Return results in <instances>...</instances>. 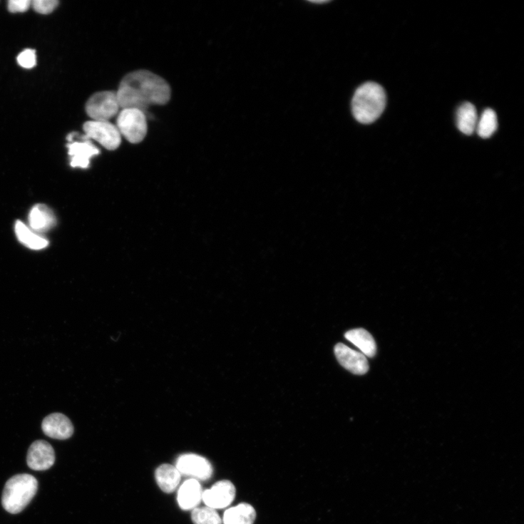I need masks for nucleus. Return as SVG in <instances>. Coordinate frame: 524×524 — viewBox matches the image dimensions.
I'll return each instance as SVG.
<instances>
[{
  "mask_svg": "<svg viewBox=\"0 0 524 524\" xmlns=\"http://www.w3.org/2000/svg\"><path fill=\"white\" fill-rule=\"evenodd\" d=\"M15 231L19 241L30 250H41L48 246V241L47 240L35 234L25 224L20 221L16 223Z\"/></svg>",
  "mask_w": 524,
  "mask_h": 524,
  "instance_id": "obj_18",
  "label": "nucleus"
},
{
  "mask_svg": "<svg viewBox=\"0 0 524 524\" xmlns=\"http://www.w3.org/2000/svg\"><path fill=\"white\" fill-rule=\"evenodd\" d=\"M234 484L227 480L216 483L212 488L202 492V500L207 507L222 509L232 504L235 498Z\"/></svg>",
  "mask_w": 524,
  "mask_h": 524,
  "instance_id": "obj_8",
  "label": "nucleus"
},
{
  "mask_svg": "<svg viewBox=\"0 0 524 524\" xmlns=\"http://www.w3.org/2000/svg\"><path fill=\"white\" fill-rule=\"evenodd\" d=\"M345 338L356 346L366 357L373 358L376 354V344L373 337L363 329L349 331Z\"/></svg>",
  "mask_w": 524,
  "mask_h": 524,
  "instance_id": "obj_16",
  "label": "nucleus"
},
{
  "mask_svg": "<svg viewBox=\"0 0 524 524\" xmlns=\"http://www.w3.org/2000/svg\"><path fill=\"white\" fill-rule=\"evenodd\" d=\"M310 2L312 4H324L329 3V1H322V0L321 1H317V0H314V1H310Z\"/></svg>",
  "mask_w": 524,
  "mask_h": 524,
  "instance_id": "obj_25",
  "label": "nucleus"
},
{
  "mask_svg": "<svg viewBox=\"0 0 524 524\" xmlns=\"http://www.w3.org/2000/svg\"><path fill=\"white\" fill-rule=\"evenodd\" d=\"M29 221L32 230L38 232H46L56 224V219L52 210L43 204H38L33 207L29 214Z\"/></svg>",
  "mask_w": 524,
  "mask_h": 524,
  "instance_id": "obj_13",
  "label": "nucleus"
},
{
  "mask_svg": "<svg viewBox=\"0 0 524 524\" xmlns=\"http://www.w3.org/2000/svg\"><path fill=\"white\" fill-rule=\"evenodd\" d=\"M32 7L35 11L41 14H49L58 6L56 0H34L31 2Z\"/></svg>",
  "mask_w": 524,
  "mask_h": 524,
  "instance_id": "obj_22",
  "label": "nucleus"
},
{
  "mask_svg": "<svg viewBox=\"0 0 524 524\" xmlns=\"http://www.w3.org/2000/svg\"><path fill=\"white\" fill-rule=\"evenodd\" d=\"M335 356L339 364L354 374L363 375L368 372L369 366L366 357L361 353L339 343L334 348Z\"/></svg>",
  "mask_w": 524,
  "mask_h": 524,
  "instance_id": "obj_10",
  "label": "nucleus"
},
{
  "mask_svg": "<svg viewBox=\"0 0 524 524\" xmlns=\"http://www.w3.org/2000/svg\"><path fill=\"white\" fill-rule=\"evenodd\" d=\"M17 61L23 68H31L37 63L36 52L31 49H26L19 55Z\"/></svg>",
  "mask_w": 524,
  "mask_h": 524,
  "instance_id": "obj_23",
  "label": "nucleus"
},
{
  "mask_svg": "<svg viewBox=\"0 0 524 524\" xmlns=\"http://www.w3.org/2000/svg\"><path fill=\"white\" fill-rule=\"evenodd\" d=\"M38 482L29 474H19L6 483L2 496V505L10 513L17 514L24 510L36 495Z\"/></svg>",
  "mask_w": 524,
  "mask_h": 524,
  "instance_id": "obj_3",
  "label": "nucleus"
},
{
  "mask_svg": "<svg viewBox=\"0 0 524 524\" xmlns=\"http://www.w3.org/2000/svg\"><path fill=\"white\" fill-rule=\"evenodd\" d=\"M120 133L131 144L142 143L148 133L145 113L134 108H125L118 113L116 125Z\"/></svg>",
  "mask_w": 524,
  "mask_h": 524,
  "instance_id": "obj_4",
  "label": "nucleus"
},
{
  "mask_svg": "<svg viewBox=\"0 0 524 524\" xmlns=\"http://www.w3.org/2000/svg\"><path fill=\"white\" fill-rule=\"evenodd\" d=\"M42 429L47 436L58 440L68 439L74 433L72 422L61 413H51L46 417L42 423Z\"/></svg>",
  "mask_w": 524,
  "mask_h": 524,
  "instance_id": "obj_11",
  "label": "nucleus"
},
{
  "mask_svg": "<svg viewBox=\"0 0 524 524\" xmlns=\"http://www.w3.org/2000/svg\"><path fill=\"white\" fill-rule=\"evenodd\" d=\"M85 135L82 140H95L108 150H117L120 144L122 135L117 126L111 122L91 120L83 125Z\"/></svg>",
  "mask_w": 524,
  "mask_h": 524,
  "instance_id": "obj_6",
  "label": "nucleus"
},
{
  "mask_svg": "<svg viewBox=\"0 0 524 524\" xmlns=\"http://www.w3.org/2000/svg\"><path fill=\"white\" fill-rule=\"evenodd\" d=\"M498 126V117L495 112L491 109L486 110L477 124L478 134L483 138L491 137L497 130Z\"/></svg>",
  "mask_w": 524,
  "mask_h": 524,
  "instance_id": "obj_20",
  "label": "nucleus"
},
{
  "mask_svg": "<svg viewBox=\"0 0 524 524\" xmlns=\"http://www.w3.org/2000/svg\"><path fill=\"white\" fill-rule=\"evenodd\" d=\"M155 478L161 490L169 494L176 490L180 483L181 473L176 467L164 464L156 470Z\"/></svg>",
  "mask_w": 524,
  "mask_h": 524,
  "instance_id": "obj_15",
  "label": "nucleus"
},
{
  "mask_svg": "<svg viewBox=\"0 0 524 524\" xmlns=\"http://www.w3.org/2000/svg\"><path fill=\"white\" fill-rule=\"evenodd\" d=\"M31 5L29 0H11L9 3V10L11 13L26 12Z\"/></svg>",
  "mask_w": 524,
  "mask_h": 524,
  "instance_id": "obj_24",
  "label": "nucleus"
},
{
  "mask_svg": "<svg viewBox=\"0 0 524 524\" xmlns=\"http://www.w3.org/2000/svg\"><path fill=\"white\" fill-rule=\"evenodd\" d=\"M202 487L195 479L186 481L180 487L178 500L180 508L185 510H193L202 500Z\"/></svg>",
  "mask_w": 524,
  "mask_h": 524,
  "instance_id": "obj_14",
  "label": "nucleus"
},
{
  "mask_svg": "<svg viewBox=\"0 0 524 524\" xmlns=\"http://www.w3.org/2000/svg\"><path fill=\"white\" fill-rule=\"evenodd\" d=\"M67 148L68 153L71 157L70 164L73 168H88L91 159L100 153V150L92 143L91 140L69 143Z\"/></svg>",
  "mask_w": 524,
  "mask_h": 524,
  "instance_id": "obj_12",
  "label": "nucleus"
},
{
  "mask_svg": "<svg viewBox=\"0 0 524 524\" xmlns=\"http://www.w3.org/2000/svg\"><path fill=\"white\" fill-rule=\"evenodd\" d=\"M176 468L181 475L197 481H206L213 475V467L210 462L195 453H185L177 461Z\"/></svg>",
  "mask_w": 524,
  "mask_h": 524,
  "instance_id": "obj_7",
  "label": "nucleus"
},
{
  "mask_svg": "<svg viewBox=\"0 0 524 524\" xmlns=\"http://www.w3.org/2000/svg\"><path fill=\"white\" fill-rule=\"evenodd\" d=\"M457 124L459 130L466 135H471L477 128L478 115L474 105L466 102L458 111Z\"/></svg>",
  "mask_w": 524,
  "mask_h": 524,
  "instance_id": "obj_19",
  "label": "nucleus"
},
{
  "mask_svg": "<svg viewBox=\"0 0 524 524\" xmlns=\"http://www.w3.org/2000/svg\"><path fill=\"white\" fill-rule=\"evenodd\" d=\"M116 93L121 109L134 108L145 113L151 105L167 103L171 96L169 84L147 70L125 76Z\"/></svg>",
  "mask_w": 524,
  "mask_h": 524,
  "instance_id": "obj_1",
  "label": "nucleus"
},
{
  "mask_svg": "<svg viewBox=\"0 0 524 524\" xmlns=\"http://www.w3.org/2000/svg\"><path fill=\"white\" fill-rule=\"evenodd\" d=\"M386 93L379 84L366 83L356 91L352 101L354 118L362 124L375 122L386 107Z\"/></svg>",
  "mask_w": 524,
  "mask_h": 524,
  "instance_id": "obj_2",
  "label": "nucleus"
},
{
  "mask_svg": "<svg viewBox=\"0 0 524 524\" xmlns=\"http://www.w3.org/2000/svg\"><path fill=\"white\" fill-rule=\"evenodd\" d=\"M55 460L54 449L46 441H34L29 448L27 465L34 471H47L53 466Z\"/></svg>",
  "mask_w": 524,
  "mask_h": 524,
  "instance_id": "obj_9",
  "label": "nucleus"
},
{
  "mask_svg": "<svg viewBox=\"0 0 524 524\" xmlns=\"http://www.w3.org/2000/svg\"><path fill=\"white\" fill-rule=\"evenodd\" d=\"M192 520L195 524H222V520L217 510L209 507L193 509Z\"/></svg>",
  "mask_w": 524,
  "mask_h": 524,
  "instance_id": "obj_21",
  "label": "nucleus"
},
{
  "mask_svg": "<svg viewBox=\"0 0 524 524\" xmlns=\"http://www.w3.org/2000/svg\"><path fill=\"white\" fill-rule=\"evenodd\" d=\"M120 107L115 91H101L93 94L87 101L86 111L96 121L110 120L118 115Z\"/></svg>",
  "mask_w": 524,
  "mask_h": 524,
  "instance_id": "obj_5",
  "label": "nucleus"
},
{
  "mask_svg": "<svg viewBox=\"0 0 524 524\" xmlns=\"http://www.w3.org/2000/svg\"><path fill=\"white\" fill-rule=\"evenodd\" d=\"M256 511L250 504L241 503L228 509L224 515L225 524H253Z\"/></svg>",
  "mask_w": 524,
  "mask_h": 524,
  "instance_id": "obj_17",
  "label": "nucleus"
}]
</instances>
